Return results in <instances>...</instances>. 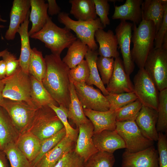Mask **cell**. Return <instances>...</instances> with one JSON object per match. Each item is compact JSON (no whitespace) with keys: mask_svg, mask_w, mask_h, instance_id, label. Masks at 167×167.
I'll use <instances>...</instances> for the list:
<instances>
[{"mask_svg":"<svg viewBox=\"0 0 167 167\" xmlns=\"http://www.w3.org/2000/svg\"><path fill=\"white\" fill-rule=\"evenodd\" d=\"M60 56L52 54L45 55L46 72L42 82L59 106L68 109L70 102V69Z\"/></svg>","mask_w":167,"mask_h":167,"instance_id":"1","label":"cell"},{"mask_svg":"<svg viewBox=\"0 0 167 167\" xmlns=\"http://www.w3.org/2000/svg\"><path fill=\"white\" fill-rule=\"evenodd\" d=\"M132 28V59L139 69L144 68L148 54L154 48L156 28L152 21L143 20H142L138 27L133 24Z\"/></svg>","mask_w":167,"mask_h":167,"instance_id":"2","label":"cell"},{"mask_svg":"<svg viewBox=\"0 0 167 167\" xmlns=\"http://www.w3.org/2000/svg\"><path fill=\"white\" fill-rule=\"evenodd\" d=\"M71 31L65 27H59L49 17L43 27L30 37L44 43L52 54L60 55L64 49L68 48L77 39Z\"/></svg>","mask_w":167,"mask_h":167,"instance_id":"3","label":"cell"},{"mask_svg":"<svg viewBox=\"0 0 167 167\" xmlns=\"http://www.w3.org/2000/svg\"><path fill=\"white\" fill-rule=\"evenodd\" d=\"M63 128V124L54 111L46 105L37 109L28 131L42 141Z\"/></svg>","mask_w":167,"mask_h":167,"instance_id":"4","label":"cell"},{"mask_svg":"<svg viewBox=\"0 0 167 167\" xmlns=\"http://www.w3.org/2000/svg\"><path fill=\"white\" fill-rule=\"evenodd\" d=\"M58 21L65 27L74 32L78 38L86 44L92 50H97L98 46L95 40L94 35L98 29L105 28L99 18L89 21L75 20L69 16V14L61 12L58 15Z\"/></svg>","mask_w":167,"mask_h":167,"instance_id":"5","label":"cell"},{"mask_svg":"<svg viewBox=\"0 0 167 167\" xmlns=\"http://www.w3.org/2000/svg\"><path fill=\"white\" fill-rule=\"evenodd\" d=\"M2 80L4 84L3 92V98L24 101L36 108L30 97V75L23 72L20 66L14 74Z\"/></svg>","mask_w":167,"mask_h":167,"instance_id":"6","label":"cell"},{"mask_svg":"<svg viewBox=\"0 0 167 167\" xmlns=\"http://www.w3.org/2000/svg\"><path fill=\"white\" fill-rule=\"evenodd\" d=\"M0 106L6 110L20 134L29 130L37 108L24 101L4 98Z\"/></svg>","mask_w":167,"mask_h":167,"instance_id":"7","label":"cell"},{"mask_svg":"<svg viewBox=\"0 0 167 167\" xmlns=\"http://www.w3.org/2000/svg\"><path fill=\"white\" fill-rule=\"evenodd\" d=\"M144 68L159 91L167 88V49H152L147 57Z\"/></svg>","mask_w":167,"mask_h":167,"instance_id":"8","label":"cell"},{"mask_svg":"<svg viewBox=\"0 0 167 167\" xmlns=\"http://www.w3.org/2000/svg\"><path fill=\"white\" fill-rule=\"evenodd\" d=\"M134 92L143 105L157 111L159 91L144 68L139 69L133 78Z\"/></svg>","mask_w":167,"mask_h":167,"instance_id":"9","label":"cell"},{"mask_svg":"<svg viewBox=\"0 0 167 167\" xmlns=\"http://www.w3.org/2000/svg\"><path fill=\"white\" fill-rule=\"evenodd\" d=\"M115 130L124 140L127 152H136L153 145L154 142L143 135L135 121H116Z\"/></svg>","mask_w":167,"mask_h":167,"instance_id":"10","label":"cell"},{"mask_svg":"<svg viewBox=\"0 0 167 167\" xmlns=\"http://www.w3.org/2000/svg\"><path fill=\"white\" fill-rule=\"evenodd\" d=\"M71 79L83 108L100 111L109 110L108 100L100 90L95 88L92 85H88L85 82H76Z\"/></svg>","mask_w":167,"mask_h":167,"instance_id":"11","label":"cell"},{"mask_svg":"<svg viewBox=\"0 0 167 167\" xmlns=\"http://www.w3.org/2000/svg\"><path fill=\"white\" fill-rule=\"evenodd\" d=\"M133 26L130 22L121 21L115 29V34L122 54L124 69L129 76L134 71L135 67L130 49Z\"/></svg>","mask_w":167,"mask_h":167,"instance_id":"12","label":"cell"},{"mask_svg":"<svg viewBox=\"0 0 167 167\" xmlns=\"http://www.w3.org/2000/svg\"><path fill=\"white\" fill-rule=\"evenodd\" d=\"M122 167H159L157 150L152 145L135 153L125 151L122 155Z\"/></svg>","mask_w":167,"mask_h":167,"instance_id":"13","label":"cell"},{"mask_svg":"<svg viewBox=\"0 0 167 167\" xmlns=\"http://www.w3.org/2000/svg\"><path fill=\"white\" fill-rule=\"evenodd\" d=\"M106 89L109 93L134 92L133 84L126 73L122 60L119 57L115 58L113 72Z\"/></svg>","mask_w":167,"mask_h":167,"instance_id":"14","label":"cell"},{"mask_svg":"<svg viewBox=\"0 0 167 167\" xmlns=\"http://www.w3.org/2000/svg\"><path fill=\"white\" fill-rule=\"evenodd\" d=\"M79 134L74 150L84 160L85 163L98 151L93 141L94 127L91 122L80 125L78 128Z\"/></svg>","mask_w":167,"mask_h":167,"instance_id":"15","label":"cell"},{"mask_svg":"<svg viewBox=\"0 0 167 167\" xmlns=\"http://www.w3.org/2000/svg\"><path fill=\"white\" fill-rule=\"evenodd\" d=\"M30 0H14L10 14V23L5 37L7 40H13L21 25L29 14Z\"/></svg>","mask_w":167,"mask_h":167,"instance_id":"16","label":"cell"},{"mask_svg":"<svg viewBox=\"0 0 167 167\" xmlns=\"http://www.w3.org/2000/svg\"><path fill=\"white\" fill-rule=\"evenodd\" d=\"M157 117V111L143 105L135 120L143 135L154 142L158 138L156 129Z\"/></svg>","mask_w":167,"mask_h":167,"instance_id":"17","label":"cell"},{"mask_svg":"<svg viewBox=\"0 0 167 167\" xmlns=\"http://www.w3.org/2000/svg\"><path fill=\"white\" fill-rule=\"evenodd\" d=\"M92 139L98 151L113 154L117 150L126 148L124 140L115 130H105L93 134Z\"/></svg>","mask_w":167,"mask_h":167,"instance_id":"18","label":"cell"},{"mask_svg":"<svg viewBox=\"0 0 167 167\" xmlns=\"http://www.w3.org/2000/svg\"><path fill=\"white\" fill-rule=\"evenodd\" d=\"M83 109L85 115L93 125V134H98L105 130H115L116 120L115 111L109 110L100 111Z\"/></svg>","mask_w":167,"mask_h":167,"instance_id":"19","label":"cell"},{"mask_svg":"<svg viewBox=\"0 0 167 167\" xmlns=\"http://www.w3.org/2000/svg\"><path fill=\"white\" fill-rule=\"evenodd\" d=\"M94 36L99 45L98 55L115 58L119 57L118 40L113 31L109 29L106 32L103 29H98L96 31Z\"/></svg>","mask_w":167,"mask_h":167,"instance_id":"20","label":"cell"},{"mask_svg":"<svg viewBox=\"0 0 167 167\" xmlns=\"http://www.w3.org/2000/svg\"><path fill=\"white\" fill-rule=\"evenodd\" d=\"M143 0H126L120 6H114V11L112 16L113 19L121 21L129 20L134 24L139 25L142 20L141 6Z\"/></svg>","mask_w":167,"mask_h":167,"instance_id":"21","label":"cell"},{"mask_svg":"<svg viewBox=\"0 0 167 167\" xmlns=\"http://www.w3.org/2000/svg\"><path fill=\"white\" fill-rule=\"evenodd\" d=\"M167 7V0L143 1L141 6L142 20L152 21L156 33L162 24L165 9Z\"/></svg>","mask_w":167,"mask_h":167,"instance_id":"22","label":"cell"},{"mask_svg":"<svg viewBox=\"0 0 167 167\" xmlns=\"http://www.w3.org/2000/svg\"><path fill=\"white\" fill-rule=\"evenodd\" d=\"M75 143L65 136L42 157L35 167H54L66 153L74 149Z\"/></svg>","mask_w":167,"mask_h":167,"instance_id":"23","label":"cell"},{"mask_svg":"<svg viewBox=\"0 0 167 167\" xmlns=\"http://www.w3.org/2000/svg\"><path fill=\"white\" fill-rule=\"evenodd\" d=\"M30 8L29 19L32 27L28 31L29 36L40 31L49 17L47 12L48 4L44 0H30Z\"/></svg>","mask_w":167,"mask_h":167,"instance_id":"24","label":"cell"},{"mask_svg":"<svg viewBox=\"0 0 167 167\" xmlns=\"http://www.w3.org/2000/svg\"><path fill=\"white\" fill-rule=\"evenodd\" d=\"M42 142L28 131L20 134L15 143L18 148L31 163L40 151Z\"/></svg>","mask_w":167,"mask_h":167,"instance_id":"25","label":"cell"},{"mask_svg":"<svg viewBox=\"0 0 167 167\" xmlns=\"http://www.w3.org/2000/svg\"><path fill=\"white\" fill-rule=\"evenodd\" d=\"M20 134L6 110L0 106V149L8 144L15 143Z\"/></svg>","mask_w":167,"mask_h":167,"instance_id":"26","label":"cell"},{"mask_svg":"<svg viewBox=\"0 0 167 167\" xmlns=\"http://www.w3.org/2000/svg\"><path fill=\"white\" fill-rule=\"evenodd\" d=\"M69 2L71 5L70 13L77 20L89 21L97 18L93 0H70Z\"/></svg>","mask_w":167,"mask_h":167,"instance_id":"27","label":"cell"},{"mask_svg":"<svg viewBox=\"0 0 167 167\" xmlns=\"http://www.w3.org/2000/svg\"><path fill=\"white\" fill-rule=\"evenodd\" d=\"M30 76L31 81L30 97L35 107L38 108L49 104L59 106L44 87L42 82L30 75Z\"/></svg>","mask_w":167,"mask_h":167,"instance_id":"28","label":"cell"},{"mask_svg":"<svg viewBox=\"0 0 167 167\" xmlns=\"http://www.w3.org/2000/svg\"><path fill=\"white\" fill-rule=\"evenodd\" d=\"M29 15V14L21 25L17 32L21 39L20 54L19 58L20 66L23 72L28 74H29L28 71V62L32 49L30 45V36L28 31Z\"/></svg>","mask_w":167,"mask_h":167,"instance_id":"29","label":"cell"},{"mask_svg":"<svg viewBox=\"0 0 167 167\" xmlns=\"http://www.w3.org/2000/svg\"><path fill=\"white\" fill-rule=\"evenodd\" d=\"M70 102L68 108L67 118L71 120L78 128L80 125L86 123L90 120L84 113L83 107L77 96L73 82L70 77Z\"/></svg>","mask_w":167,"mask_h":167,"instance_id":"30","label":"cell"},{"mask_svg":"<svg viewBox=\"0 0 167 167\" xmlns=\"http://www.w3.org/2000/svg\"><path fill=\"white\" fill-rule=\"evenodd\" d=\"M98 55L97 50H93L89 49L85 56L90 71L89 76L86 84L89 86L95 85L101 91L104 96H106L109 93L101 81L96 66Z\"/></svg>","mask_w":167,"mask_h":167,"instance_id":"31","label":"cell"},{"mask_svg":"<svg viewBox=\"0 0 167 167\" xmlns=\"http://www.w3.org/2000/svg\"><path fill=\"white\" fill-rule=\"evenodd\" d=\"M89 48L78 38L68 48L67 54L62 60L70 69L75 67L83 60Z\"/></svg>","mask_w":167,"mask_h":167,"instance_id":"32","label":"cell"},{"mask_svg":"<svg viewBox=\"0 0 167 167\" xmlns=\"http://www.w3.org/2000/svg\"><path fill=\"white\" fill-rule=\"evenodd\" d=\"M46 70V63L42 52L35 47L32 48L28 65L29 75L42 82L45 76Z\"/></svg>","mask_w":167,"mask_h":167,"instance_id":"33","label":"cell"},{"mask_svg":"<svg viewBox=\"0 0 167 167\" xmlns=\"http://www.w3.org/2000/svg\"><path fill=\"white\" fill-rule=\"evenodd\" d=\"M3 151L11 167H31L30 162L18 148L15 143L8 144Z\"/></svg>","mask_w":167,"mask_h":167,"instance_id":"34","label":"cell"},{"mask_svg":"<svg viewBox=\"0 0 167 167\" xmlns=\"http://www.w3.org/2000/svg\"><path fill=\"white\" fill-rule=\"evenodd\" d=\"M143 104L138 100L128 104L115 111L117 122L135 121Z\"/></svg>","mask_w":167,"mask_h":167,"instance_id":"35","label":"cell"},{"mask_svg":"<svg viewBox=\"0 0 167 167\" xmlns=\"http://www.w3.org/2000/svg\"><path fill=\"white\" fill-rule=\"evenodd\" d=\"M156 129L158 132L167 131V88L159 92Z\"/></svg>","mask_w":167,"mask_h":167,"instance_id":"36","label":"cell"},{"mask_svg":"<svg viewBox=\"0 0 167 167\" xmlns=\"http://www.w3.org/2000/svg\"><path fill=\"white\" fill-rule=\"evenodd\" d=\"M109 105V110L117 109L132 103L138 98L134 92L122 93H109L105 96Z\"/></svg>","mask_w":167,"mask_h":167,"instance_id":"37","label":"cell"},{"mask_svg":"<svg viewBox=\"0 0 167 167\" xmlns=\"http://www.w3.org/2000/svg\"><path fill=\"white\" fill-rule=\"evenodd\" d=\"M115 161L113 154L98 151L85 163L84 167H113Z\"/></svg>","mask_w":167,"mask_h":167,"instance_id":"38","label":"cell"},{"mask_svg":"<svg viewBox=\"0 0 167 167\" xmlns=\"http://www.w3.org/2000/svg\"><path fill=\"white\" fill-rule=\"evenodd\" d=\"M48 105L55 112L63 124L66 131V136L75 143L79 134V129L73 128L69 124L67 120L68 109L62 105L57 106L53 104Z\"/></svg>","mask_w":167,"mask_h":167,"instance_id":"39","label":"cell"},{"mask_svg":"<svg viewBox=\"0 0 167 167\" xmlns=\"http://www.w3.org/2000/svg\"><path fill=\"white\" fill-rule=\"evenodd\" d=\"M64 128L54 135L42 142L40 151L34 160L31 163V167H35L42 157L55 146L66 136Z\"/></svg>","mask_w":167,"mask_h":167,"instance_id":"40","label":"cell"},{"mask_svg":"<svg viewBox=\"0 0 167 167\" xmlns=\"http://www.w3.org/2000/svg\"><path fill=\"white\" fill-rule=\"evenodd\" d=\"M113 58L99 56L96 60V66L100 73L101 81L104 84H107L112 76L114 67Z\"/></svg>","mask_w":167,"mask_h":167,"instance_id":"41","label":"cell"},{"mask_svg":"<svg viewBox=\"0 0 167 167\" xmlns=\"http://www.w3.org/2000/svg\"><path fill=\"white\" fill-rule=\"evenodd\" d=\"M84 159L74 149L66 153L54 167H84Z\"/></svg>","mask_w":167,"mask_h":167,"instance_id":"42","label":"cell"},{"mask_svg":"<svg viewBox=\"0 0 167 167\" xmlns=\"http://www.w3.org/2000/svg\"><path fill=\"white\" fill-rule=\"evenodd\" d=\"M69 74L70 78L74 81L86 83L90 75L87 61L84 59L75 67L70 69Z\"/></svg>","mask_w":167,"mask_h":167,"instance_id":"43","label":"cell"},{"mask_svg":"<svg viewBox=\"0 0 167 167\" xmlns=\"http://www.w3.org/2000/svg\"><path fill=\"white\" fill-rule=\"evenodd\" d=\"M96 13L99 17L102 24L105 28L110 24L108 15L109 14L110 6L107 0H93Z\"/></svg>","mask_w":167,"mask_h":167,"instance_id":"44","label":"cell"},{"mask_svg":"<svg viewBox=\"0 0 167 167\" xmlns=\"http://www.w3.org/2000/svg\"><path fill=\"white\" fill-rule=\"evenodd\" d=\"M166 133L158 132L157 140L159 167H167V139Z\"/></svg>","mask_w":167,"mask_h":167,"instance_id":"45","label":"cell"},{"mask_svg":"<svg viewBox=\"0 0 167 167\" xmlns=\"http://www.w3.org/2000/svg\"><path fill=\"white\" fill-rule=\"evenodd\" d=\"M6 64V77L9 76L15 72L20 67L19 60L16 56L7 49L2 56Z\"/></svg>","mask_w":167,"mask_h":167,"instance_id":"46","label":"cell"},{"mask_svg":"<svg viewBox=\"0 0 167 167\" xmlns=\"http://www.w3.org/2000/svg\"><path fill=\"white\" fill-rule=\"evenodd\" d=\"M167 34V7L165 9L162 24L155 35L154 41V49H159L161 48L164 37Z\"/></svg>","mask_w":167,"mask_h":167,"instance_id":"47","label":"cell"},{"mask_svg":"<svg viewBox=\"0 0 167 167\" xmlns=\"http://www.w3.org/2000/svg\"><path fill=\"white\" fill-rule=\"evenodd\" d=\"M47 12L48 15L52 16L58 15L61 12V8L55 0H48Z\"/></svg>","mask_w":167,"mask_h":167,"instance_id":"48","label":"cell"},{"mask_svg":"<svg viewBox=\"0 0 167 167\" xmlns=\"http://www.w3.org/2000/svg\"><path fill=\"white\" fill-rule=\"evenodd\" d=\"M7 160L3 151L0 149V167H10Z\"/></svg>","mask_w":167,"mask_h":167,"instance_id":"49","label":"cell"},{"mask_svg":"<svg viewBox=\"0 0 167 167\" xmlns=\"http://www.w3.org/2000/svg\"><path fill=\"white\" fill-rule=\"evenodd\" d=\"M6 77V67L5 63L3 60H0V80L4 79Z\"/></svg>","mask_w":167,"mask_h":167,"instance_id":"50","label":"cell"},{"mask_svg":"<svg viewBox=\"0 0 167 167\" xmlns=\"http://www.w3.org/2000/svg\"><path fill=\"white\" fill-rule=\"evenodd\" d=\"M4 84L2 80H0V104L3 99V92L4 88Z\"/></svg>","mask_w":167,"mask_h":167,"instance_id":"51","label":"cell"},{"mask_svg":"<svg viewBox=\"0 0 167 167\" xmlns=\"http://www.w3.org/2000/svg\"><path fill=\"white\" fill-rule=\"evenodd\" d=\"M161 48L163 49H167V34L164 37Z\"/></svg>","mask_w":167,"mask_h":167,"instance_id":"52","label":"cell"},{"mask_svg":"<svg viewBox=\"0 0 167 167\" xmlns=\"http://www.w3.org/2000/svg\"><path fill=\"white\" fill-rule=\"evenodd\" d=\"M7 50V49H6L2 51H0V58L2 57V56L3 55Z\"/></svg>","mask_w":167,"mask_h":167,"instance_id":"53","label":"cell"},{"mask_svg":"<svg viewBox=\"0 0 167 167\" xmlns=\"http://www.w3.org/2000/svg\"><path fill=\"white\" fill-rule=\"evenodd\" d=\"M0 21L2 22H6L7 21V20L5 19H3L2 17L1 14H0Z\"/></svg>","mask_w":167,"mask_h":167,"instance_id":"54","label":"cell"},{"mask_svg":"<svg viewBox=\"0 0 167 167\" xmlns=\"http://www.w3.org/2000/svg\"><path fill=\"white\" fill-rule=\"evenodd\" d=\"M5 27V26L2 24H0V28H4Z\"/></svg>","mask_w":167,"mask_h":167,"instance_id":"55","label":"cell"}]
</instances>
